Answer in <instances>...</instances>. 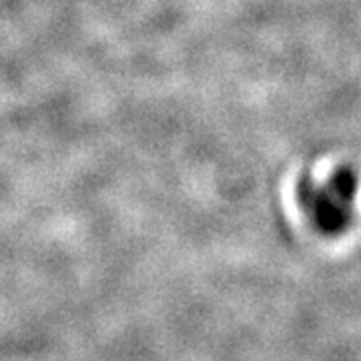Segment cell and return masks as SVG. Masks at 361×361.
Wrapping results in <instances>:
<instances>
[{
    "mask_svg": "<svg viewBox=\"0 0 361 361\" xmlns=\"http://www.w3.org/2000/svg\"><path fill=\"white\" fill-rule=\"evenodd\" d=\"M349 193H355L353 180L349 177H339V179L329 185L317 199V209H319V219L323 225H336L343 217V209L348 207Z\"/></svg>",
    "mask_w": 361,
    "mask_h": 361,
    "instance_id": "1",
    "label": "cell"
}]
</instances>
